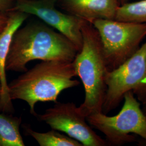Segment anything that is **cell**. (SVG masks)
<instances>
[{
  "label": "cell",
  "mask_w": 146,
  "mask_h": 146,
  "mask_svg": "<svg viewBox=\"0 0 146 146\" xmlns=\"http://www.w3.org/2000/svg\"><path fill=\"white\" fill-rule=\"evenodd\" d=\"M68 38L40 22L20 27L14 35L5 62L6 71L25 72L33 60L73 61L78 52Z\"/></svg>",
  "instance_id": "obj_1"
},
{
  "label": "cell",
  "mask_w": 146,
  "mask_h": 146,
  "mask_svg": "<svg viewBox=\"0 0 146 146\" xmlns=\"http://www.w3.org/2000/svg\"><path fill=\"white\" fill-rule=\"evenodd\" d=\"M76 76L73 61H42L8 84L9 95L11 100L25 101L31 114L36 116L37 103H56L64 90L79 85L78 80L73 79Z\"/></svg>",
  "instance_id": "obj_2"
},
{
  "label": "cell",
  "mask_w": 146,
  "mask_h": 146,
  "mask_svg": "<svg viewBox=\"0 0 146 146\" xmlns=\"http://www.w3.org/2000/svg\"><path fill=\"white\" fill-rule=\"evenodd\" d=\"M82 34V45L73 62L84 90V99L78 109L87 117L102 112L109 70L99 34L93 25L84 20Z\"/></svg>",
  "instance_id": "obj_3"
},
{
  "label": "cell",
  "mask_w": 146,
  "mask_h": 146,
  "mask_svg": "<svg viewBox=\"0 0 146 146\" xmlns=\"http://www.w3.org/2000/svg\"><path fill=\"white\" fill-rule=\"evenodd\" d=\"M120 111L114 116L102 112L86 117L89 124L104 134L108 146H120L137 141L136 136L146 143V117L141 103L133 92L125 93Z\"/></svg>",
  "instance_id": "obj_4"
},
{
  "label": "cell",
  "mask_w": 146,
  "mask_h": 146,
  "mask_svg": "<svg viewBox=\"0 0 146 146\" xmlns=\"http://www.w3.org/2000/svg\"><path fill=\"white\" fill-rule=\"evenodd\" d=\"M91 23L99 34L109 71L133 55L146 37V23L104 19Z\"/></svg>",
  "instance_id": "obj_5"
},
{
  "label": "cell",
  "mask_w": 146,
  "mask_h": 146,
  "mask_svg": "<svg viewBox=\"0 0 146 146\" xmlns=\"http://www.w3.org/2000/svg\"><path fill=\"white\" fill-rule=\"evenodd\" d=\"M146 80V41L131 58L107 73L102 112L107 114L117 108L126 93L131 91L135 94Z\"/></svg>",
  "instance_id": "obj_6"
},
{
  "label": "cell",
  "mask_w": 146,
  "mask_h": 146,
  "mask_svg": "<svg viewBox=\"0 0 146 146\" xmlns=\"http://www.w3.org/2000/svg\"><path fill=\"white\" fill-rule=\"evenodd\" d=\"M37 118L52 129L64 133L83 146H107L106 141L98 135L87 122L78 107L73 102H56Z\"/></svg>",
  "instance_id": "obj_7"
},
{
  "label": "cell",
  "mask_w": 146,
  "mask_h": 146,
  "mask_svg": "<svg viewBox=\"0 0 146 146\" xmlns=\"http://www.w3.org/2000/svg\"><path fill=\"white\" fill-rule=\"evenodd\" d=\"M55 3L54 0H16L11 11L36 16L68 38L79 51L82 45V26L84 20L58 11L55 7Z\"/></svg>",
  "instance_id": "obj_8"
},
{
  "label": "cell",
  "mask_w": 146,
  "mask_h": 146,
  "mask_svg": "<svg viewBox=\"0 0 146 146\" xmlns=\"http://www.w3.org/2000/svg\"><path fill=\"white\" fill-rule=\"evenodd\" d=\"M28 15V14L19 11H9L7 24L3 31L0 33V78L2 85L0 111L5 113H11L14 110L12 100L8 93L5 69L6 59L13 36L26 21Z\"/></svg>",
  "instance_id": "obj_9"
},
{
  "label": "cell",
  "mask_w": 146,
  "mask_h": 146,
  "mask_svg": "<svg viewBox=\"0 0 146 146\" xmlns=\"http://www.w3.org/2000/svg\"><path fill=\"white\" fill-rule=\"evenodd\" d=\"M69 14L92 23L99 19L115 20L120 5L118 0H63Z\"/></svg>",
  "instance_id": "obj_10"
},
{
  "label": "cell",
  "mask_w": 146,
  "mask_h": 146,
  "mask_svg": "<svg viewBox=\"0 0 146 146\" xmlns=\"http://www.w3.org/2000/svg\"><path fill=\"white\" fill-rule=\"evenodd\" d=\"M21 117L0 113V146H25L20 127Z\"/></svg>",
  "instance_id": "obj_11"
},
{
  "label": "cell",
  "mask_w": 146,
  "mask_h": 146,
  "mask_svg": "<svg viewBox=\"0 0 146 146\" xmlns=\"http://www.w3.org/2000/svg\"><path fill=\"white\" fill-rule=\"evenodd\" d=\"M24 128L27 134L35 139L40 146H83L78 141L53 129L46 133H40L28 126Z\"/></svg>",
  "instance_id": "obj_12"
},
{
  "label": "cell",
  "mask_w": 146,
  "mask_h": 146,
  "mask_svg": "<svg viewBox=\"0 0 146 146\" xmlns=\"http://www.w3.org/2000/svg\"><path fill=\"white\" fill-rule=\"evenodd\" d=\"M115 20L146 23V0L127 2L119 6Z\"/></svg>",
  "instance_id": "obj_13"
},
{
  "label": "cell",
  "mask_w": 146,
  "mask_h": 146,
  "mask_svg": "<svg viewBox=\"0 0 146 146\" xmlns=\"http://www.w3.org/2000/svg\"><path fill=\"white\" fill-rule=\"evenodd\" d=\"M15 0H0V13L9 12L13 7Z\"/></svg>",
  "instance_id": "obj_14"
},
{
  "label": "cell",
  "mask_w": 146,
  "mask_h": 146,
  "mask_svg": "<svg viewBox=\"0 0 146 146\" xmlns=\"http://www.w3.org/2000/svg\"><path fill=\"white\" fill-rule=\"evenodd\" d=\"M8 15L4 13H0V33L3 31L8 22Z\"/></svg>",
  "instance_id": "obj_15"
},
{
  "label": "cell",
  "mask_w": 146,
  "mask_h": 146,
  "mask_svg": "<svg viewBox=\"0 0 146 146\" xmlns=\"http://www.w3.org/2000/svg\"><path fill=\"white\" fill-rule=\"evenodd\" d=\"M146 94V81H145V83L136 92L134 95H136V97L137 98V99H138V100L140 101Z\"/></svg>",
  "instance_id": "obj_16"
},
{
  "label": "cell",
  "mask_w": 146,
  "mask_h": 146,
  "mask_svg": "<svg viewBox=\"0 0 146 146\" xmlns=\"http://www.w3.org/2000/svg\"><path fill=\"white\" fill-rule=\"evenodd\" d=\"M139 101L141 103V109L146 117V94Z\"/></svg>",
  "instance_id": "obj_17"
},
{
  "label": "cell",
  "mask_w": 146,
  "mask_h": 146,
  "mask_svg": "<svg viewBox=\"0 0 146 146\" xmlns=\"http://www.w3.org/2000/svg\"><path fill=\"white\" fill-rule=\"evenodd\" d=\"M119 3H120V5H123V4H125V3L128 2V0H118Z\"/></svg>",
  "instance_id": "obj_18"
},
{
  "label": "cell",
  "mask_w": 146,
  "mask_h": 146,
  "mask_svg": "<svg viewBox=\"0 0 146 146\" xmlns=\"http://www.w3.org/2000/svg\"><path fill=\"white\" fill-rule=\"evenodd\" d=\"M2 95V85H1V78H0V98Z\"/></svg>",
  "instance_id": "obj_19"
},
{
  "label": "cell",
  "mask_w": 146,
  "mask_h": 146,
  "mask_svg": "<svg viewBox=\"0 0 146 146\" xmlns=\"http://www.w3.org/2000/svg\"><path fill=\"white\" fill-rule=\"evenodd\" d=\"M54 1H55V2H56L57 1H63V0H54Z\"/></svg>",
  "instance_id": "obj_20"
},
{
  "label": "cell",
  "mask_w": 146,
  "mask_h": 146,
  "mask_svg": "<svg viewBox=\"0 0 146 146\" xmlns=\"http://www.w3.org/2000/svg\"><path fill=\"white\" fill-rule=\"evenodd\" d=\"M27 1H34V0H27Z\"/></svg>",
  "instance_id": "obj_21"
}]
</instances>
